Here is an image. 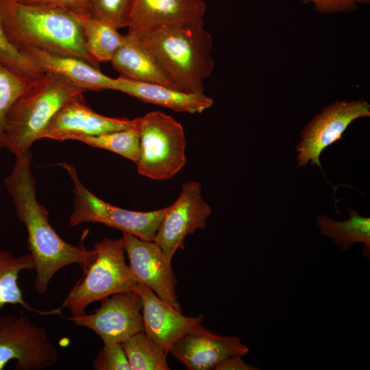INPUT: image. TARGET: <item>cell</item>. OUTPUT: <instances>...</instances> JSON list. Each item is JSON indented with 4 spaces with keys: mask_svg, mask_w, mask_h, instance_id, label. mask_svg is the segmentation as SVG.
Instances as JSON below:
<instances>
[{
    "mask_svg": "<svg viewBox=\"0 0 370 370\" xmlns=\"http://www.w3.org/2000/svg\"><path fill=\"white\" fill-rule=\"evenodd\" d=\"M34 268V261L30 254L15 256L0 248V309L7 304L21 305L27 310L46 315V311L35 309L25 301L18 284L21 271Z\"/></svg>",
    "mask_w": 370,
    "mask_h": 370,
    "instance_id": "cell-22",
    "label": "cell"
},
{
    "mask_svg": "<svg viewBox=\"0 0 370 370\" xmlns=\"http://www.w3.org/2000/svg\"><path fill=\"white\" fill-rule=\"evenodd\" d=\"M138 173L155 180L171 179L186 164V139L182 125L161 111L138 118Z\"/></svg>",
    "mask_w": 370,
    "mask_h": 370,
    "instance_id": "cell-6",
    "label": "cell"
},
{
    "mask_svg": "<svg viewBox=\"0 0 370 370\" xmlns=\"http://www.w3.org/2000/svg\"><path fill=\"white\" fill-rule=\"evenodd\" d=\"M114 90L178 112L201 113L214 103L204 93L187 92L158 84L131 81L120 77L114 78Z\"/></svg>",
    "mask_w": 370,
    "mask_h": 370,
    "instance_id": "cell-18",
    "label": "cell"
},
{
    "mask_svg": "<svg viewBox=\"0 0 370 370\" xmlns=\"http://www.w3.org/2000/svg\"><path fill=\"white\" fill-rule=\"evenodd\" d=\"M132 370H168L167 354L144 332L135 334L121 343Z\"/></svg>",
    "mask_w": 370,
    "mask_h": 370,
    "instance_id": "cell-23",
    "label": "cell"
},
{
    "mask_svg": "<svg viewBox=\"0 0 370 370\" xmlns=\"http://www.w3.org/2000/svg\"><path fill=\"white\" fill-rule=\"evenodd\" d=\"M136 125L128 129L98 135L83 136L76 140L91 147L106 149L136 163L139 153V129Z\"/></svg>",
    "mask_w": 370,
    "mask_h": 370,
    "instance_id": "cell-24",
    "label": "cell"
},
{
    "mask_svg": "<svg viewBox=\"0 0 370 370\" xmlns=\"http://www.w3.org/2000/svg\"><path fill=\"white\" fill-rule=\"evenodd\" d=\"M84 91L49 72L31 82L8 110L5 119V149L15 156L30 149L57 112Z\"/></svg>",
    "mask_w": 370,
    "mask_h": 370,
    "instance_id": "cell-4",
    "label": "cell"
},
{
    "mask_svg": "<svg viewBox=\"0 0 370 370\" xmlns=\"http://www.w3.org/2000/svg\"><path fill=\"white\" fill-rule=\"evenodd\" d=\"M211 214L212 208L203 197L201 184L190 180L182 184L178 197L168 206L153 241L171 262L175 251L184 248L186 236L204 229Z\"/></svg>",
    "mask_w": 370,
    "mask_h": 370,
    "instance_id": "cell-9",
    "label": "cell"
},
{
    "mask_svg": "<svg viewBox=\"0 0 370 370\" xmlns=\"http://www.w3.org/2000/svg\"><path fill=\"white\" fill-rule=\"evenodd\" d=\"M95 370H132L125 351L119 343H103L93 361Z\"/></svg>",
    "mask_w": 370,
    "mask_h": 370,
    "instance_id": "cell-28",
    "label": "cell"
},
{
    "mask_svg": "<svg viewBox=\"0 0 370 370\" xmlns=\"http://www.w3.org/2000/svg\"><path fill=\"white\" fill-rule=\"evenodd\" d=\"M370 116V105L363 99L337 101L323 108L305 126L297 146L299 166L308 162L319 167L321 152L339 140L355 120Z\"/></svg>",
    "mask_w": 370,
    "mask_h": 370,
    "instance_id": "cell-10",
    "label": "cell"
},
{
    "mask_svg": "<svg viewBox=\"0 0 370 370\" xmlns=\"http://www.w3.org/2000/svg\"><path fill=\"white\" fill-rule=\"evenodd\" d=\"M132 120L103 116L88 107L82 97L65 103L54 115L41 134L40 139L60 141L123 130L136 125Z\"/></svg>",
    "mask_w": 370,
    "mask_h": 370,
    "instance_id": "cell-14",
    "label": "cell"
},
{
    "mask_svg": "<svg viewBox=\"0 0 370 370\" xmlns=\"http://www.w3.org/2000/svg\"><path fill=\"white\" fill-rule=\"evenodd\" d=\"M133 36L150 52L176 88L204 94V81L214 65L212 38L204 25L160 26Z\"/></svg>",
    "mask_w": 370,
    "mask_h": 370,
    "instance_id": "cell-3",
    "label": "cell"
},
{
    "mask_svg": "<svg viewBox=\"0 0 370 370\" xmlns=\"http://www.w3.org/2000/svg\"><path fill=\"white\" fill-rule=\"evenodd\" d=\"M13 168L4 180L18 220L27 232V248L36 271L34 288L45 294L53 275L62 268L77 264L84 273L96 259V251L64 241L51 225L48 212L36 197V180L32 172L30 149L15 156Z\"/></svg>",
    "mask_w": 370,
    "mask_h": 370,
    "instance_id": "cell-1",
    "label": "cell"
},
{
    "mask_svg": "<svg viewBox=\"0 0 370 370\" xmlns=\"http://www.w3.org/2000/svg\"><path fill=\"white\" fill-rule=\"evenodd\" d=\"M134 291L142 301L144 332L166 354L184 335L202 325V314L184 315L145 285L138 283Z\"/></svg>",
    "mask_w": 370,
    "mask_h": 370,
    "instance_id": "cell-15",
    "label": "cell"
},
{
    "mask_svg": "<svg viewBox=\"0 0 370 370\" xmlns=\"http://www.w3.org/2000/svg\"><path fill=\"white\" fill-rule=\"evenodd\" d=\"M96 259L83 277L73 286L62 305L47 311L48 314H61L64 308L71 316L86 313L90 304L101 301L117 293L134 291L138 284L125 258L123 237L117 239L103 238L94 245Z\"/></svg>",
    "mask_w": 370,
    "mask_h": 370,
    "instance_id": "cell-5",
    "label": "cell"
},
{
    "mask_svg": "<svg viewBox=\"0 0 370 370\" xmlns=\"http://www.w3.org/2000/svg\"><path fill=\"white\" fill-rule=\"evenodd\" d=\"M19 2L59 8L71 14L88 12L90 0H16Z\"/></svg>",
    "mask_w": 370,
    "mask_h": 370,
    "instance_id": "cell-30",
    "label": "cell"
},
{
    "mask_svg": "<svg viewBox=\"0 0 370 370\" xmlns=\"http://www.w3.org/2000/svg\"><path fill=\"white\" fill-rule=\"evenodd\" d=\"M142 301L134 291L114 293L101 300L93 313L62 317L97 334L103 343H121L130 336L144 332Z\"/></svg>",
    "mask_w": 370,
    "mask_h": 370,
    "instance_id": "cell-11",
    "label": "cell"
},
{
    "mask_svg": "<svg viewBox=\"0 0 370 370\" xmlns=\"http://www.w3.org/2000/svg\"><path fill=\"white\" fill-rule=\"evenodd\" d=\"M241 356L227 358L220 362L214 370H258L255 366L249 365L242 359Z\"/></svg>",
    "mask_w": 370,
    "mask_h": 370,
    "instance_id": "cell-31",
    "label": "cell"
},
{
    "mask_svg": "<svg viewBox=\"0 0 370 370\" xmlns=\"http://www.w3.org/2000/svg\"><path fill=\"white\" fill-rule=\"evenodd\" d=\"M110 62L120 77L176 88L139 39L128 33Z\"/></svg>",
    "mask_w": 370,
    "mask_h": 370,
    "instance_id": "cell-19",
    "label": "cell"
},
{
    "mask_svg": "<svg viewBox=\"0 0 370 370\" xmlns=\"http://www.w3.org/2000/svg\"><path fill=\"white\" fill-rule=\"evenodd\" d=\"M58 164L66 171L73 184V208L69 218L71 226L75 227L87 222L99 223L132 234L142 240L153 241L168 206L153 211L140 212L113 206L84 186L73 164L67 162Z\"/></svg>",
    "mask_w": 370,
    "mask_h": 370,
    "instance_id": "cell-7",
    "label": "cell"
},
{
    "mask_svg": "<svg viewBox=\"0 0 370 370\" xmlns=\"http://www.w3.org/2000/svg\"><path fill=\"white\" fill-rule=\"evenodd\" d=\"M134 0H90L88 13L116 29L127 27Z\"/></svg>",
    "mask_w": 370,
    "mask_h": 370,
    "instance_id": "cell-26",
    "label": "cell"
},
{
    "mask_svg": "<svg viewBox=\"0 0 370 370\" xmlns=\"http://www.w3.org/2000/svg\"><path fill=\"white\" fill-rule=\"evenodd\" d=\"M169 352L189 370H214L227 358L246 355L249 347L236 336L218 334L201 325L180 338Z\"/></svg>",
    "mask_w": 370,
    "mask_h": 370,
    "instance_id": "cell-13",
    "label": "cell"
},
{
    "mask_svg": "<svg viewBox=\"0 0 370 370\" xmlns=\"http://www.w3.org/2000/svg\"><path fill=\"white\" fill-rule=\"evenodd\" d=\"M129 267L137 283L145 285L158 297L182 312L176 293L177 278L162 251L153 241L123 233Z\"/></svg>",
    "mask_w": 370,
    "mask_h": 370,
    "instance_id": "cell-12",
    "label": "cell"
},
{
    "mask_svg": "<svg viewBox=\"0 0 370 370\" xmlns=\"http://www.w3.org/2000/svg\"><path fill=\"white\" fill-rule=\"evenodd\" d=\"M32 80L16 73L0 62V150L5 148L4 125L6 114Z\"/></svg>",
    "mask_w": 370,
    "mask_h": 370,
    "instance_id": "cell-25",
    "label": "cell"
},
{
    "mask_svg": "<svg viewBox=\"0 0 370 370\" xmlns=\"http://www.w3.org/2000/svg\"><path fill=\"white\" fill-rule=\"evenodd\" d=\"M0 62L12 71L29 79H37L45 73L10 42L3 31L1 18Z\"/></svg>",
    "mask_w": 370,
    "mask_h": 370,
    "instance_id": "cell-27",
    "label": "cell"
},
{
    "mask_svg": "<svg viewBox=\"0 0 370 370\" xmlns=\"http://www.w3.org/2000/svg\"><path fill=\"white\" fill-rule=\"evenodd\" d=\"M58 359V352L43 327L23 312L0 317V370L12 360L18 370H43Z\"/></svg>",
    "mask_w": 370,
    "mask_h": 370,
    "instance_id": "cell-8",
    "label": "cell"
},
{
    "mask_svg": "<svg viewBox=\"0 0 370 370\" xmlns=\"http://www.w3.org/2000/svg\"><path fill=\"white\" fill-rule=\"evenodd\" d=\"M314 5V10L323 14L349 13L357 10L359 4H369L370 0H300Z\"/></svg>",
    "mask_w": 370,
    "mask_h": 370,
    "instance_id": "cell-29",
    "label": "cell"
},
{
    "mask_svg": "<svg viewBox=\"0 0 370 370\" xmlns=\"http://www.w3.org/2000/svg\"><path fill=\"white\" fill-rule=\"evenodd\" d=\"M71 14L80 25L89 55L99 63L110 62L122 44L124 35L121 34L118 29L88 12Z\"/></svg>",
    "mask_w": 370,
    "mask_h": 370,
    "instance_id": "cell-21",
    "label": "cell"
},
{
    "mask_svg": "<svg viewBox=\"0 0 370 370\" xmlns=\"http://www.w3.org/2000/svg\"><path fill=\"white\" fill-rule=\"evenodd\" d=\"M19 51L42 72L60 75L84 92L114 90V78L107 76L83 60L55 55L33 47H25Z\"/></svg>",
    "mask_w": 370,
    "mask_h": 370,
    "instance_id": "cell-17",
    "label": "cell"
},
{
    "mask_svg": "<svg viewBox=\"0 0 370 370\" xmlns=\"http://www.w3.org/2000/svg\"><path fill=\"white\" fill-rule=\"evenodd\" d=\"M206 11L202 0H134L127 33L136 35L165 25H204Z\"/></svg>",
    "mask_w": 370,
    "mask_h": 370,
    "instance_id": "cell-16",
    "label": "cell"
},
{
    "mask_svg": "<svg viewBox=\"0 0 370 370\" xmlns=\"http://www.w3.org/2000/svg\"><path fill=\"white\" fill-rule=\"evenodd\" d=\"M0 18L6 37L17 50L33 47L77 58L99 69V63L86 49L80 25L69 12L16 0H0Z\"/></svg>",
    "mask_w": 370,
    "mask_h": 370,
    "instance_id": "cell-2",
    "label": "cell"
},
{
    "mask_svg": "<svg viewBox=\"0 0 370 370\" xmlns=\"http://www.w3.org/2000/svg\"><path fill=\"white\" fill-rule=\"evenodd\" d=\"M349 218L339 221L326 215L317 217L321 233L331 238L332 243L343 251L349 249L354 244L363 243L362 255L370 258V218L360 216L354 208L348 209Z\"/></svg>",
    "mask_w": 370,
    "mask_h": 370,
    "instance_id": "cell-20",
    "label": "cell"
}]
</instances>
